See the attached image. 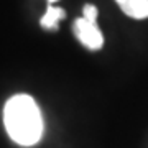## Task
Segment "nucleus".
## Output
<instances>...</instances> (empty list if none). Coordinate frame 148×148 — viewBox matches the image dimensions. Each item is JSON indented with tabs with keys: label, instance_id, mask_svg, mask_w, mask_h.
<instances>
[{
	"label": "nucleus",
	"instance_id": "1",
	"mask_svg": "<svg viewBox=\"0 0 148 148\" xmlns=\"http://www.w3.org/2000/svg\"><path fill=\"white\" fill-rule=\"evenodd\" d=\"M3 123L8 137L20 147H33L43 137V117L32 95L16 94L3 107Z\"/></svg>",
	"mask_w": 148,
	"mask_h": 148
},
{
	"label": "nucleus",
	"instance_id": "2",
	"mask_svg": "<svg viewBox=\"0 0 148 148\" xmlns=\"http://www.w3.org/2000/svg\"><path fill=\"white\" fill-rule=\"evenodd\" d=\"M73 30L76 38L79 40V43H82L89 49H101L102 45H104V36H102V32L99 30V27L95 23L87 21L82 16L74 20Z\"/></svg>",
	"mask_w": 148,
	"mask_h": 148
},
{
	"label": "nucleus",
	"instance_id": "3",
	"mask_svg": "<svg viewBox=\"0 0 148 148\" xmlns=\"http://www.w3.org/2000/svg\"><path fill=\"white\" fill-rule=\"evenodd\" d=\"M123 13L135 20L148 18V0H115Z\"/></svg>",
	"mask_w": 148,
	"mask_h": 148
},
{
	"label": "nucleus",
	"instance_id": "4",
	"mask_svg": "<svg viewBox=\"0 0 148 148\" xmlns=\"http://www.w3.org/2000/svg\"><path fill=\"white\" fill-rule=\"evenodd\" d=\"M66 13H64L63 8L59 7H54V5H48V10L46 13L43 15V18L40 20V25H41L45 30H58V23L59 20H63Z\"/></svg>",
	"mask_w": 148,
	"mask_h": 148
},
{
	"label": "nucleus",
	"instance_id": "5",
	"mask_svg": "<svg viewBox=\"0 0 148 148\" xmlns=\"http://www.w3.org/2000/svg\"><path fill=\"white\" fill-rule=\"evenodd\" d=\"M97 7L95 5H84V8H82V18H86L87 21H90V23H95L97 25Z\"/></svg>",
	"mask_w": 148,
	"mask_h": 148
},
{
	"label": "nucleus",
	"instance_id": "6",
	"mask_svg": "<svg viewBox=\"0 0 148 148\" xmlns=\"http://www.w3.org/2000/svg\"><path fill=\"white\" fill-rule=\"evenodd\" d=\"M48 2H49V3H51V5H53L54 2H58V0H48Z\"/></svg>",
	"mask_w": 148,
	"mask_h": 148
}]
</instances>
